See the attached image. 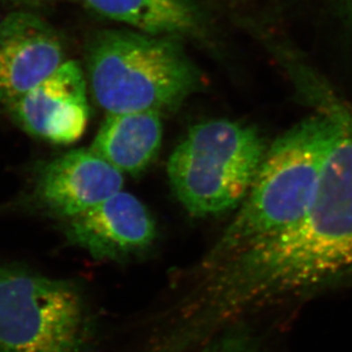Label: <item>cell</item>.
I'll list each match as a JSON object with an SVG mask.
<instances>
[{
	"instance_id": "1",
	"label": "cell",
	"mask_w": 352,
	"mask_h": 352,
	"mask_svg": "<svg viewBox=\"0 0 352 352\" xmlns=\"http://www.w3.org/2000/svg\"><path fill=\"white\" fill-rule=\"evenodd\" d=\"M286 72L314 112L332 124L318 188L292 226L197 273L186 343L352 279V103L302 57L291 60Z\"/></svg>"
},
{
	"instance_id": "2",
	"label": "cell",
	"mask_w": 352,
	"mask_h": 352,
	"mask_svg": "<svg viewBox=\"0 0 352 352\" xmlns=\"http://www.w3.org/2000/svg\"><path fill=\"white\" fill-rule=\"evenodd\" d=\"M332 140V124L317 112L277 137L268 146L249 194L203 258L197 273L296 223L317 192Z\"/></svg>"
},
{
	"instance_id": "3",
	"label": "cell",
	"mask_w": 352,
	"mask_h": 352,
	"mask_svg": "<svg viewBox=\"0 0 352 352\" xmlns=\"http://www.w3.org/2000/svg\"><path fill=\"white\" fill-rule=\"evenodd\" d=\"M86 60L89 94L107 114L173 112L202 85L180 38L100 31L88 45Z\"/></svg>"
},
{
	"instance_id": "4",
	"label": "cell",
	"mask_w": 352,
	"mask_h": 352,
	"mask_svg": "<svg viewBox=\"0 0 352 352\" xmlns=\"http://www.w3.org/2000/svg\"><path fill=\"white\" fill-rule=\"evenodd\" d=\"M256 126L235 120L197 123L166 164L173 194L196 218L235 212L252 187L268 150Z\"/></svg>"
},
{
	"instance_id": "5",
	"label": "cell",
	"mask_w": 352,
	"mask_h": 352,
	"mask_svg": "<svg viewBox=\"0 0 352 352\" xmlns=\"http://www.w3.org/2000/svg\"><path fill=\"white\" fill-rule=\"evenodd\" d=\"M93 341L76 283L0 259V352H90Z\"/></svg>"
},
{
	"instance_id": "6",
	"label": "cell",
	"mask_w": 352,
	"mask_h": 352,
	"mask_svg": "<svg viewBox=\"0 0 352 352\" xmlns=\"http://www.w3.org/2000/svg\"><path fill=\"white\" fill-rule=\"evenodd\" d=\"M88 94L86 72L77 60H67L6 111L31 136L69 145L78 142L88 126Z\"/></svg>"
},
{
	"instance_id": "7",
	"label": "cell",
	"mask_w": 352,
	"mask_h": 352,
	"mask_svg": "<svg viewBox=\"0 0 352 352\" xmlns=\"http://www.w3.org/2000/svg\"><path fill=\"white\" fill-rule=\"evenodd\" d=\"M63 221L69 242L97 260L121 261L140 256L157 237V223L148 208L122 190Z\"/></svg>"
},
{
	"instance_id": "8",
	"label": "cell",
	"mask_w": 352,
	"mask_h": 352,
	"mask_svg": "<svg viewBox=\"0 0 352 352\" xmlns=\"http://www.w3.org/2000/svg\"><path fill=\"white\" fill-rule=\"evenodd\" d=\"M67 60L63 40L39 15H6L0 21V105L6 110Z\"/></svg>"
},
{
	"instance_id": "9",
	"label": "cell",
	"mask_w": 352,
	"mask_h": 352,
	"mask_svg": "<svg viewBox=\"0 0 352 352\" xmlns=\"http://www.w3.org/2000/svg\"><path fill=\"white\" fill-rule=\"evenodd\" d=\"M123 173L90 148H78L43 166L34 199L52 216L67 220L98 206L123 188Z\"/></svg>"
},
{
	"instance_id": "10",
	"label": "cell",
	"mask_w": 352,
	"mask_h": 352,
	"mask_svg": "<svg viewBox=\"0 0 352 352\" xmlns=\"http://www.w3.org/2000/svg\"><path fill=\"white\" fill-rule=\"evenodd\" d=\"M162 116L157 111L107 114L89 148L121 173L138 176L159 155Z\"/></svg>"
},
{
	"instance_id": "11",
	"label": "cell",
	"mask_w": 352,
	"mask_h": 352,
	"mask_svg": "<svg viewBox=\"0 0 352 352\" xmlns=\"http://www.w3.org/2000/svg\"><path fill=\"white\" fill-rule=\"evenodd\" d=\"M94 13L163 37H201L204 22L192 0H81Z\"/></svg>"
},
{
	"instance_id": "12",
	"label": "cell",
	"mask_w": 352,
	"mask_h": 352,
	"mask_svg": "<svg viewBox=\"0 0 352 352\" xmlns=\"http://www.w3.org/2000/svg\"><path fill=\"white\" fill-rule=\"evenodd\" d=\"M206 341L199 352H267L261 339L245 322L227 326Z\"/></svg>"
},
{
	"instance_id": "13",
	"label": "cell",
	"mask_w": 352,
	"mask_h": 352,
	"mask_svg": "<svg viewBox=\"0 0 352 352\" xmlns=\"http://www.w3.org/2000/svg\"><path fill=\"white\" fill-rule=\"evenodd\" d=\"M346 16L352 20V0H338Z\"/></svg>"
},
{
	"instance_id": "14",
	"label": "cell",
	"mask_w": 352,
	"mask_h": 352,
	"mask_svg": "<svg viewBox=\"0 0 352 352\" xmlns=\"http://www.w3.org/2000/svg\"><path fill=\"white\" fill-rule=\"evenodd\" d=\"M14 1H17V3H38L39 0H14Z\"/></svg>"
}]
</instances>
